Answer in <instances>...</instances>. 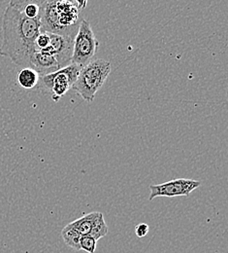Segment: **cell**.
Here are the masks:
<instances>
[{"mask_svg": "<svg viewBox=\"0 0 228 253\" xmlns=\"http://www.w3.org/2000/svg\"><path fill=\"white\" fill-rule=\"evenodd\" d=\"M98 41L91 24L82 19L78 32L74 38L72 63L81 67L91 63L98 52Z\"/></svg>", "mask_w": 228, "mask_h": 253, "instance_id": "obj_4", "label": "cell"}, {"mask_svg": "<svg viewBox=\"0 0 228 253\" xmlns=\"http://www.w3.org/2000/svg\"><path fill=\"white\" fill-rule=\"evenodd\" d=\"M49 35L51 39L50 45L41 51L54 56L59 63L60 69L69 65L72 63L74 38L53 33H49Z\"/></svg>", "mask_w": 228, "mask_h": 253, "instance_id": "obj_7", "label": "cell"}, {"mask_svg": "<svg viewBox=\"0 0 228 253\" xmlns=\"http://www.w3.org/2000/svg\"><path fill=\"white\" fill-rule=\"evenodd\" d=\"M45 1L46 0H10L9 6L23 11L24 8L29 4H36L38 6H41Z\"/></svg>", "mask_w": 228, "mask_h": 253, "instance_id": "obj_14", "label": "cell"}, {"mask_svg": "<svg viewBox=\"0 0 228 253\" xmlns=\"http://www.w3.org/2000/svg\"><path fill=\"white\" fill-rule=\"evenodd\" d=\"M28 18L31 19H35L39 18V13H40V6L36 4H29L27 5L24 10L22 11Z\"/></svg>", "mask_w": 228, "mask_h": 253, "instance_id": "obj_16", "label": "cell"}, {"mask_svg": "<svg viewBox=\"0 0 228 253\" xmlns=\"http://www.w3.org/2000/svg\"><path fill=\"white\" fill-rule=\"evenodd\" d=\"M96 216H97V212H91V213H88L71 223L82 236L90 235Z\"/></svg>", "mask_w": 228, "mask_h": 253, "instance_id": "obj_11", "label": "cell"}, {"mask_svg": "<svg viewBox=\"0 0 228 253\" xmlns=\"http://www.w3.org/2000/svg\"><path fill=\"white\" fill-rule=\"evenodd\" d=\"M31 68L37 71L40 77H42L58 71L60 66L55 57L51 54L42 51H36L31 60Z\"/></svg>", "mask_w": 228, "mask_h": 253, "instance_id": "obj_8", "label": "cell"}, {"mask_svg": "<svg viewBox=\"0 0 228 253\" xmlns=\"http://www.w3.org/2000/svg\"><path fill=\"white\" fill-rule=\"evenodd\" d=\"M98 246V241L91 235H83L80 240L81 251L88 253H95Z\"/></svg>", "mask_w": 228, "mask_h": 253, "instance_id": "obj_13", "label": "cell"}, {"mask_svg": "<svg viewBox=\"0 0 228 253\" xmlns=\"http://www.w3.org/2000/svg\"><path fill=\"white\" fill-rule=\"evenodd\" d=\"M2 32L0 56L23 68L31 67L32 57L37 51L35 41L41 33L39 18H28L22 11L8 6L2 18Z\"/></svg>", "mask_w": 228, "mask_h": 253, "instance_id": "obj_1", "label": "cell"}, {"mask_svg": "<svg viewBox=\"0 0 228 253\" xmlns=\"http://www.w3.org/2000/svg\"><path fill=\"white\" fill-rule=\"evenodd\" d=\"M81 68L78 64L70 63L54 73L40 77L39 83L52 94L54 100L59 101L72 88Z\"/></svg>", "mask_w": 228, "mask_h": 253, "instance_id": "obj_5", "label": "cell"}, {"mask_svg": "<svg viewBox=\"0 0 228 253\" xmlns=\"http://www.w3.org/2000/svg\"><path fill=\"white\" fill-rule=\"evenodd\" d=\"M111 72V63L97 60L83 66L72 86V89L87 102L94 101Z\"/></svg>", "mask_w": 228, "mask_h": 253, "instance_id": "obj_3", "label": "cell"}, {"mask_svg": "<svg viewBox=\"0 0 228 253\" xmlns=\"http://www.w3.org/2000/svg\"><path fill=\"white\" fill-rule=\"evenodd\" d=\"M40 75L31 67L23 68L18 74V83L26 90H32L39 84Z\"/></svg>", "mask_w": 228, "mask_h": 253, "instance_id": "obj_9", "label": "cell"}, {"mask_svg": "<svg viewBox=\"0 0 228 253\" xmlns=\"http://www.w3.org/2000/svg\"><path fill=\"white\" fill-rule=\"evenodd\" d=\"M150 227L148 224L146 223H140L139 225L136 226L135 228V234L138 238H144L147 236V234L149 233Z\"/></svg>", "mask_w": 228, "mask_h": 253, "instance_id": "obj_17", "label": "cell"}, {"mask_svg": "<svg viewBox=\"0 0 228 253\" xmlns=\"http://www.w3.org/2000/svg\"><path fill=\"white\" fill-rule=\"evenodd\" d=\"M201 186V181L187 179V178H178L171 181L163 182L161 184H153L150 186L151 194L149 201H153L158 197L174 198L179 196L188 197L190 194Z\"/></svg>", "mask_w": 228, "mask_h": 253, "instance_id": "obj_6", "label": "cell"}, {"mask_svg": "<svg viewBox=\"0 0 228 253\" xmlns=\"http://www.w3.org/2000/svg\"><path fill=\"white\" fill-rule=\"evenodd\" d=\"M81 237H82V235L72 225L71 222L69 224H67L62 231V238H63L65 244L67 247H69L70 249H72L76 252L81 251V247H80Z\"/></svg>", "mask_w": 228, "mask_h": 253, "instance_id": "obj_10", "label": "cell"}, {"mask_svg": "<svg viewBox=\"0 0 228 253\" xmlns=\"http://www.w3.org/2000/svg\"><path fill=\"white\" fill-rule=\"evenodd\" d=\"M50 42H51V39H50L49 33L48 32H41L38 35V37L36 38V41H35L36 50L41 51V50L46 49L47 47H49Z\"/></svg>", "mask_w": 228, "mask_h": 253, "instance_id": "obj_15", "label": "cell"}, {"mask_svg": "<svg viewBox=\"0 0 228 253\" xmlns=\"http://www.w3.org/2000/svg\"><path fill=\"white\" fill-rule=\"evenodd\" d=\"M76 2V4L78 5V7L80 9H84L87 7V4H88V1L89 0H74Z\"/></svg>", "mask_w": 228, "mask_h": 253, "instance_id": "obj_18", "label": "cell"}, {"mask_svg": "<svg viewBox=\"0 0 228 253\" xmlns=\"http://www.w3.org/2000/svg\"><path fill=\"white\" fill-rule=\"evenodd\" d=\"M81 20L80 8L74 0H46L40 6L41 32L75 38Z\"/></svg>", "mask_w": 228, "mask_h": 253, "instance_id": "obj_2", "label": "cell"}, {"mask_svg": "<svg viewBox=\"0 0 228 253\" xmlns=\"http://www.w3.org/2000/svg\"><path fill=\"white\" fill-rule=\"evenodd\" d=\"M108 226L104 219V215L102 212H97V216L95 218V221L93 224L92 231L90 233L91 236H93L97 241L101 238H104L108 234Z\"/></svg>", "mask_w": 228, "mask_h": 253, "instance_id": "obj_12", "label": "cell"}]
</instances>
